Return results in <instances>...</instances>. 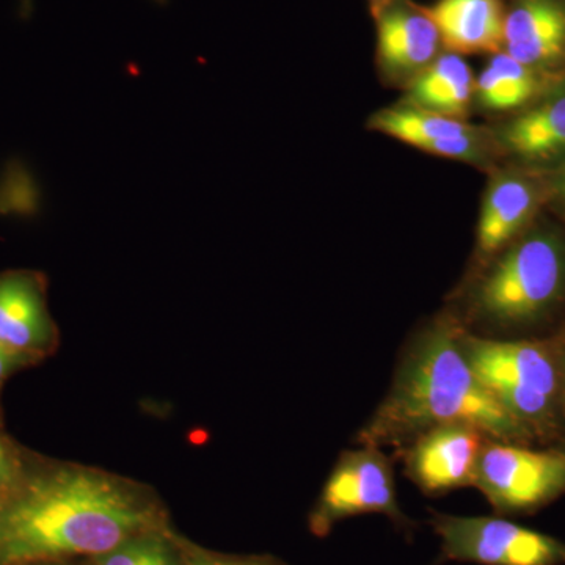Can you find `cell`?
Returning <instances> with one entry per match:
<instances>
[{
  "mask_svg": "<svg viewBox=\"0 0 565 565\" xmlns=\"http://www.w3.org/2000/svg\"><path fill=\"white\" fill-rule=\"evenodd\" d=\"M489 65H492L497 73L503 77L519 107L533 98L535 90H537V79H535L533 68L514 61L505 52L504 54L494 55Z\"/></svg>",
  "mask_w": 565,
  "mask_h": 565,
  "instance_id": "18",
  "label": "cell"
},
{
  "mask_svg": "<svg viewBox=\"0 0 565 565\" xmlns=\"http://www.w3.org/2000/svg\"><path fill=\"white\" fill-rule=\"evenodd\" d=\"M561 351H563L564 405H565V348L561 349Z\"/></svg>",
  "mask_w": 565,
  "mask_h": 565,
  "instance_id": "25",
  "label": "cell"
},
{
  "mask_svg": "<svg viewBox=\"0 0 565 565\" xmlns=\"http://www.w3.org/2000/svg\"><path fill=\"white\" fill-rule=\"evenodd\" d=\"M534 206V192L519 178H503L490 189L479 218V248L486 255L500 250L520 232Z\"/></svg>",
  "mask_w": 565,
  "mask_h": 565,
  "instance_id": "13",
  "label": "cell"
},
{
  "mask_svg": "<svg viewBox=\"0 0 565 565\" xmlns=\"http://www.w3.org/2000/svg\"><path fill=\"white\" fill-rule=\"evenodd\" d=\"M462 345L479 381L493 394L539 392L564 404L563 351L556 345L473 337H462Z\"/></svg>",
  "mask_w": 565,
  "mask_h": 565,
  "instance_id": "7",
  "label": "cell"
},
{
  "mask_svg": "<svg viewBox=\"0 0 565 565\" xmlns=\"http://www.w3.org/2000/svg\"><path fill=\"white\" fill-rule=\"evenodd\" d=\"M96 565H177V561L162 539L143 534L98 556Z\"/></svg>",
  "mask_w": 565,
  "mask_h": 565,
  "instance_id": "17",
  "label": "cell"
},
{
  "mask_svg": "<svg viewBox=\"0 0 565 565\" xmlns=\"http://www.w3.org/2000/svg\"><path fill=\"white\" fill-rule=\"evenodd\" d=\"M473 484L497 511L534 512L565 493V455L487 440Z\"/></svg>",
  "mask_w": 565,
  "mask_h": 565,
  "instance_id": "4",
  "label": "cell"
},
{
  "mask_svg": "<svg viewBox=\"0 0 565 565\" xmlns=\"http://www.w3.org/2000/svg\"><path fill=\"white\" fill-rule=\"evenodd\" d=\"M473 84V73L467 62L456 54L444 55L416 77L411 99L424 110L452 118L468 110Z\"/></svg>",
  "mask_w": 565,
  "mask_h": 565,
  "instance_id": "14",
  "label": "cell"
},
{
  "mask_svg": "<svg viewBox=\"0 0 565 565\" xmlns=\"http://www.w3.org/2000/svg\"><path fill=\"white\" fill-rule=\"evenodd\" d=\"M55 343L46 282L40 274H0V344L39 359Z\"/></svg>",
  "mask_w": 565,
  "mask_h": 565,
  "instance_id": "9",
  "label": "cell"
},
{
  "mask_svg": "<svg viewBox=\"0 0 565 565\" xmlns=\"http://www.w3.org/2000/svg\"><path fill=\"white\" fill-rule=\"evenodd\" d=\"M445 424H468L505 444L527 445L535 438L479 381L465 355L462 334L438 326L405 356L362 441L374 448L403 444Z\"/></svg>",
  "mask_w": 565,
  "mask_h": 565,
  "instance_id": "2",
  "label": "cell"
},
{
  "mask_svg": "<svg viewBox=\"0 0 565 565\" xmlns=\"http://www.w3.org/2000/svg\"><path fill=\"white\" fill-rule=\"evenodd\" d=\"M184 565H274L263 559H253V557H225L217 555H207V553H193L185 559Z\"/></svg>",
  "mask_w": 565,
  "mask_h": 565,
  "instance_id": "22",
  "label": "cell"
},
{
  "mask_svg": "<svg viewBox=\"0 0 565 565\" xmlns=\"http://www.w3.org/2000/svg\"><path fill=\"white\" fill-rule=\"evenodd\" d=\"M556 188L565 196V167L561 170L559 177H557Z\"/></svg>",
  "mask_w": 565,
  "mask_h": 565,
  "instance_id": "24",
  "label": "cell"
},
{
  "mask_svg": "<svg viewBox=\"0 0 565 565\" xmlns=\"http://www.w3.org/2000/svg\"><path fill=\"white\" fill-rule=\"evenodd\" d=\"M505 147L526 158H541L565 148V96L520 115L503 131Z\"/></svg>",
  "mask_w": 565,
  "mask_h": 565,
  "instance_id": "15",
  "label": "cell"
},
{
  "mask_svg": "<svg viewBox=\"0 0 565 565\" xmlns=\"http://www.w3.org/2000/svg\"><path fill=\"white\" fill-rule=\"evenodd\" d=\"M434 530L452 561L481 565H565V542L493 516L437 515Z\"/></svg>",
  "mask_w": 565,
  "mask_h": 565,
  "instance_id": "5",
  "label": "cell"
},
{
  "mask_svg": "<svg viewBox=\"0 0 565 565\" xmlns=\"http://www.w3.org/2000/svg\"><path fill=\"white\" fill-rule=\"evenodd\" d=\"M478 96L482 106L490 110H511L519 107L503 77L490 65L479 76Z\"/></svg>",
  "mask_w": 565,
  "mask_h": 565,
  "instance_id": "19",
  "label": "cell"
},
{
  "mask_svg": "<svg viewBox=\"0 0 565 565\" xmlns=\"http://www.w3.org/2000/svg\"><path fill=\"white\" fill-rule=\"evenodd\" d=\"M487 437L468 424H445L419 434L407 456V470L427 493H441L475 482Z\"/></svg>",
  "mask_w": 565,
  "mask_h": 565,
  "instance_id": "8",
  "label": "cell"
},
{
  "mask_svg": "<svg viewBox=\"0 0 565 565\" xmlns=\"http://www.w3.org/2000/svg\"><path fill=\"white\" fill-rule=\"evenodd\" d=\"M373 125L394 139L422 148L429 141L471 134L470 126L429 110L390 109L375 115Z\"/></svg>",
  "mask_w": 565,
  "mask_h": 565,
  "instance_id": "16",
  "label": "cell"
},
{
  "mask_svg": "<svg viewBox=\"0 0 565 565\" xmlns=\"http://www.w3.org/2000/svg\"><path fill=\"white\" fill-rule=\"evenodd\" d=\"M438 41L437 28L424 13L393 10L379 21V55L388 70L426 68L437 54Z\"/></svg>",
  "mask_w": 565,
  "mask_h": 565,
  "instance_id": "12",
  "label": "cell"
},
{
  "mask_svg": "<svg viewBox=\"0 0 565 565\" xmlns=\"http://www.w3.org/2000/svg\"><path fill=\"white\" fill-rule=\"evenodd\" d=\"M563 452H564V455H565V448L563 449Z\"/></svg>",
  "mask_w": 565,
  "mask_h": 565,
  "instance_id": "27",
  "label": "cell"
},
{
  "mask_svg": "<svg viewBox=\"0 0 565 565\" xmlns=\"http://www.w3.org/2000/svg\"><path fill=\"white\" fill-rule=\"evenodd\" d=\"M156 523L152 505L121 479L92 468L25 476L0 503V565L103 556Z\"/></svg>",
  "mask_w": 565,
  "mask_h": 565,
  "instance_id": "1",
  "label": "cell"
},
{
  "mask_svg": "<svg viewBox=\"0 0 565 565\" xmlns=\"http://www.w3.org/2000/svg\"><path fill=\"white\" fill-rule=\"evenodd\" d=\"M448 50L459 54L498 52L504 46L501 0H438L423 11Z\"/></svg>",
  "mask_w": 565,
  "mask_h": 565,
  "instance_id": "10",
  "label": "cell"
},
{
  "mask_svg": "<svg viewBox=\"0 0 565 565\" xmlns=\"http://www.w3.org/2000/svg\"><path fill=\"white\" fill-rule=\"evenodd\" d=\"M2 500H3V498H2V497H0V503H2Z\"/></svg>",
  "mask_w": 565,
  "mask_h": 565,
  "instance_id": "26",
  "label": "cell"
},
{
  "mask_svg": "<svg viewBox=\"0 0 565 565\" xmlns=\"http://www.w3.org/2000/svg\"><path fill=\"white\" fill-rule=\"evenodd\" d=\"M419 150L444 156V158L471 159L478 152V145H476L473 134H465V136L451 137V139L429 141Z\"/></svg>",
  "mask_w": 565,
  "mask_h": 565,
  "instance_id": "21",
  "label": "cell"
},
{
  "mask_svg": "<svg viewBox=\"0 0 565 565\" xmlns=\"http://www.w3.org/2000/svg\"><path fill=\"white\" fill-rule=\"evenodd\" d=\"M20 457L11 446L0 437V497L7 498L22 484L25 479Z\"/></svg>",
  "mask_w": 565,
  "mask_h": 565,
  "instance_id": "20",
  "label": "cell"
},
{
  "mask_svg": "<svg viewBox=\"0 0 565 565\" xmlns=\"http://www.w3.org/2000/svg\"><path fill=\"white\" fill-rule=\"evenodd\" d=\"M505 54L530 68L555 62L565 51V9L555 0H520L505 14Z\"/></svg>",
  "mask_w": 565,
  "mask_h": 565,
  "instance_id": "11",
  "label": "cell"
},
{
  "mask_svg": "<svg viewBox=\"0 0 565 565\" xmlns=\"http://www.w3.org/2000/svg\"><path fill=\"white\" fill-rule=\"evenodd\" d=\"M32 362H35L33 356L13 351V349L0 344V385H2V382L6 381L14 370Z\"/></svg>",
  "mask_w": 565,
  "mask_h": 565,
  "instance_id": "23",
  "label": "cell"
},
{
  "mask_svg": "<svg viewBox=\"0 0 565 565\" xmlns=\"http://www.w3.org/2000/svg\"><path fill=\"white\" fill-rule=\"evenodd\" d=\"M363 514L401 519L392 463L374 446L343 456L323 487L311 530L326 535L341 520Z\"/></svg>",
  "mask_w": 565,
  "mask_h": 565,
  "instance_id": "6",
  "label": "cell"
},
{
  "mask_svg": "<svg viewBox=\"0 0 565 565\" xmlns=\"http://www.w3.org/2000/svg\"><path fill=\"white\" fill-rule=\"evenodd\" d=\"M565 292V248L555 236L534 234L505 253L482 282L479 307L500 326L544 318Z\"/></svg>",
  "mask_w": 565,
  "mask_h": 565,
  "instance_id": "3",
  "label": "cell"
}]
</instances>
